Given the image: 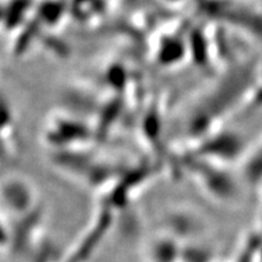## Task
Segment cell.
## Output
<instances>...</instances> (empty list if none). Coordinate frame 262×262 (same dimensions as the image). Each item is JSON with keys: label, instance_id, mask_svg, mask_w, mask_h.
Wrapping results in <instances>:
<instances>
[{"label": "cell", "instance_id": "cell-1", "mask_svg": "<svg viewBox=\"0 0 262 262\" xmlns=\"http://www.w3.org/2000/svg\"><path fill=\"white\" fill-rule=\"evenodd\" d=\"M169 2H178V0H169Z\"/></svg>", "mask_w": 262, "mask_h": 262}]
</instances>
